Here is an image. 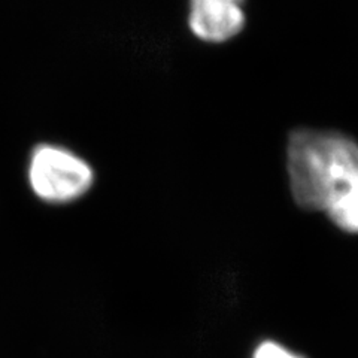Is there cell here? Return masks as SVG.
I'll use <instances>...</instances> for the list:
<instances>
[{"instance_id":"6da1fadb","label":"cell","mask_w":358,"mask_h":358,"mask_svg":"<svg viewBox=\"0 0 358 358\" xmlns=\"http://www.w3.org/2000/svg\"><path fill=\"white\" fill-rule=\"evenodd\" d=\"M296 203L320 210L339 229L358 233V143L338 131L299 129L287 148Z\"/></svg>"},{"instance_id":"7a4b0ae2","label":"cell","mask_w":358,"mask_h":358,"mask_svg":"<svg viewBox=\"0 0 358 358\" xmlns=\"http://www.w3.org/2000/svg\"><path fill=\"white\" fill-rule=\"evenodd\" d=\"M31 192L52 205L81 199L94 182L93 167L60 145L41 143L31 151L27 167Z\"/></svg>"},{"instance_id":"3957f363","label":"cell","mask_w":358,"mask_h":358,"mask_svg":"<svg viewBox=\"0 0 358 358\" xmlns=\"http://www.w3.org/2000/svg\"><path fill=\"white\" fill-rule=\"evenodd\" d=\"M245 0H189L188 26L205 42L220 43L238 36L245 26Z\"/></svg>"},{"instance_id":"277c9868","label":"cell","mask_w":358,"mask_h":358,"mask_svg":"<svg viewBox=\"0 0 358 358\" xmlns=\"http://www.w3.org/2000/svg\"><path fill=\"white\" fill-rule=\"evenodd\" d=\"M252 358H305L291 352L289 350L284 348L282 345L276 342H263L259 348L255 350Z\"/></svg>"}]
</instances>
